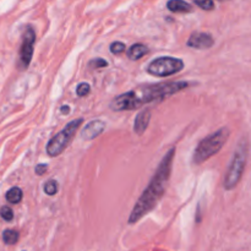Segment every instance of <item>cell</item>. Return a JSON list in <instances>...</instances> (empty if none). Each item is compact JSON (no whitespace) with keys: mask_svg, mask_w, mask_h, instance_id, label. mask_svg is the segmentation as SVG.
<instances>
[{"mask_svg":"<svg viewBox=\"0 0 251 251\" xmlns=\"http://www.w3.org/2000/svg\"><path fill=\"white\" fill-rule=\"evenodd\" d=\"M174 154H176V149L173 147V149L169 150L168 153L161 161L156 173H154L151 181H150L149 186L145 189V191L141 194L137 202L135 203L134 208H132L131 213H130L129 221H127L129 225H134V223L139 222L142 217H145L147 213L151 212L156 207L157 203L159 202L162 196L164 195L169 178H171Z\"/></svg>","mask_w":251,"mask_h":251,"instance_id":"obj_1","label":"cell"},{"mask_svg":"<svg viewBox=\"0 0 251 251\" xmlns=\"http://www.w3.org/2000/svg\"><path fill=\"white\" fill-rule=\"evenodd\" d=\"M191 83L186 81H176V82H162L157 85L146 86L139 90H132L118 96L110 102L109 107L115 112L122 110H132L142 105L151 103L157 100H164V98L173 96L180 91L185 90Z\"/></svg>","mask_w":251,"mask_h":251,"instance_id":"obj_2","label":"cell"},{"mask_svg":"<svg viewBox=\"0 0 251 251\" xmlns=\"http://www.w3.org/2000/svg\"><path fill=\"white\" fill-rule=\"evenodd\" d=\"M229 135L230 131L228 127H221L220 130L208 135L206 139L200 141L193 154V163L199 166V164L210 159L212 156H215L225 146Z\"/></svg>","mask_w":251,"mask_h":251,"instance_id":"obj_3","label":"cell"},{"mask_svg":"<svg viewBox=\"0 0 251 251\" xmlns=\"http://www.w3.org/2000/svg\"><path fill=\"white\" fill-rule=\"evenodd\" d=\"M83 123V119H76L66 124L61 131L54 135L50 140H49L48 145H47V153L49 157H58L59 154L63 153L69 146L71 141H73L74 136H75L76 131L78 130L80 125Z\"/></svg>","mask_w":251,"mask_h":251,"instance_id":"obj_4","label":"cell"},{"mask_svg":"<svg viewBox=\"0 0 251 251\" xmlns=\"http://www.w3.org/2000/svg\"><path fill=\"white\" fill-rule=\"evenodd\" d=\"M247 156H248V150L247 145L244 142L238 146L237 151H235L234 157H233V161L230 163L229 168H228L227 176L225 179V188L226 190H232L235 186L238 185V183L240 181L243 176V172H244L245 163H247Z\"/></svg>","mask_w":251,"mask_h":251,"instance_id":"obj_5","label":"cell"},{"mask_svg":"<svg viewBox=\"0 0 251 251\" xmlns=\"http://www.w3.org/2000/svg\"><path fill=\"white\" fill-rule=\"evenodd\" d=\"M184 69V61L172 56H161L151 61L147 68V73L157 77H167L178 74Z\"/></svg>","mask_w":251,"mask_h":251,"instance_id":"obj_6","label":"cell"},{"mask_svg":"<svg viewBox=\"0 0 251 251\" xmlns=\"http://www.w3.org/2000/svg\"><path fill=\"white\" fill-rule=\"evenodd\" d=\"M34 42H36V33L31 27H28L24 33V41H22L21 50H20V59L17 63L19 70H26L28 68L32 55H33Z\"/></svg>","mask_w":251,"mask_h":251,"instance_id":"obj_7","label":"cell"},{"mask_svg":"<svg viewBox=\"0 0 251 251\" xmlns=\"http://www.w3.org/2000/svg\"><path fill=\"white\" fill-rule=\"evenodd\" d=\"M213 43H215V41H213L211 34L205 33V32H194L189 37L186 46L195 49H207L211 48L213 46Z\"/></svg>","mask_w":251,"mask_h":251,"instance_id":"obj_8","label":"cell"},{"mask_svg":"<svg viewBox=\"0 0 251 251\" xmlns=\"http://www.w3.org/2000/svg\"><path fill=\"white\" fill-rule=\"evenodd\" d=\"M105 129V124L100 119L92 120L81 130V137L85 140H93L100 136Z\"/></svg>","mask_w":251,"mask_h":251,"instance_id":"obj_9","label":"cell"},{"mask_svg":"<svg viewBox=\"0 0 251 251\" xmlns=\"http://www.w3.org/2000/svg\"><path fill=\"white\" fill-rule=\"evenodd\" d=\"M150 120H151V110L150 109H144L136 115V119H135L134 124V130L137 135H142L146 131L147 126L150 124Z\"/></svg>","mask_w":251,"mask_h":251,"instance_id":"obj_10","label":"cell"},{"mask_svg":"<svg viewBox=\"0 0 251 251\" xmlns=\"http://www.w3.org/2000/svg\"><path fill=\"white\" fill-rule=\"evenodd\" d=\"M167 7L172 12H191L193 6L189 2L183 1V0H171L167 2Z\"/></svg>","mask_w":251,"mask_h":251,"instance_id":"obj_11","label":"cell"},{"mask_svg":"<svg viewBox=\"0 0 251 251\" xmlns=\"http://www.w3.org/2000/svg\"><path fill=\"white\" fill-rule=\"evenodd\" d=\"M149 53V48L146 46L141 43H136L134 46H131V48L127 50V56H129L131 60H139L140 58H142L144 55Z\"/></svg>","mask_w":251,"mask_h":251,"instance_id":"obj_12","label":"cell"},{"mask_svg":"<svg viewBox=\"0 0 251 251\" xmlns=\"http://www.w3.org/2000/svg\"><path fill=\"white\" fill-rule=\"evenodd\" d=\"M22 196H24V194H22V190L20 188H17V186H14V188L10 189L9 191L6 193V200L9 201L10 203H19L21 202L22 200Z\"/></svg>","mask_w":251,"mask_h":251,"instance_id":"obj_13","label":"cell"},{"mask_svg":"<svg viewBox=\"0 0 251 251\" xmlns=\"http://www.w3.org/2000/svg\"><path fill=\"white\" fill-rule=\"evenodd\" d=\"M2 240L6 245H14L19 242V232L14 229H6L2 233Z\"/></svg>","mask_w":251,"mask_h":251,"instance_id":"obj_14","label":"cell"},{"mask_svg":"<svg viewBox=\"0 0 251 251\" xmlns=\"http://www.w3.org/2000/svg\"><path fill=\"white\" fill-rule=\"evenodd\" d=\"M44 193L49 196L55 195V194L58 193V183H56L55 180H53V179L47 181V183L44 184Z\"/></svg>","mask_w":251,"mask_h":251,"instance_id":"obj_15","label":"cell"},{"mask_svg":"<svg viewBox=\"0 0 251 251\" xmlns=\"http://www.w3.org/2000/svg\"><path fill=\"white\" fill-rule=\"evenodd\" d=\"M0 216L2 217V220L7 221V222L14 220V212H12V210L9 206H2V207L0 208Z\"/></svg>","mask_w":251,"mask_h":251,"instance_id":"obj_16","label":"cell"},{"mask_svg":"<svg viewBox=\"0 0 251 251\" xmlns=\"http://www.w3.org/2000/svg\"><path fill=\"white\" fill-rule=\"evenodd\" d=\"M90 91H91V86L86 82L80 83V85L77 86V88H76V93H77L78 97H86V96L90 93Z\"/></svg>","mask_w":251,"mask_h":251,"instance_id":"obj_17","label":"cell"},{"mask_svg":"<svg viewBox=\"0 0 251 251\" xmlns=\"http://www.w3.org/2000/svg\"><path fill=\"white\" fill-rule=\"evenodd\" d=\"M88 66L92 69H100V68H105V66H108V63L104 60V59L96 58V59H92V60L88 63Z\"/></svg>","mask_w":251,"mask_h":251,"instance_id":"obj_18","label":"cell"},{"mask_svg":"<svg viewBox=\"0 0 251 251\" xmlns=\"http://www.w3.org/2000/svg\"><path fill=\"white\" fill-rule=\"evenodd\" d=\"M194 2H195V5H198L199 7L206 10V11H210V10H212L213 7H215V2L211 1V0H203V1H199V0H195Z\"/></svg>","mask_w":251,"mask_h":251,"instance_id":"obj_19","label":"cell"},{"mask_svg":"<svg viewBox=\"0 0 251 251\" xmlns=\"http://www.w3.org/2000/svg\"><path fill=\"white\" fill-rule=\"evenodd\" d=\"M125 50V44L122 42H114V43L110 44V51L113 54H122Z\"/></svg>","mask_w":251,"mask_h":251,"instance_id":"obj_20","label":"cell"},{"mask_svg":"<svg viewBox=\"0 0 251 251\" xmlns=\"http://www.w3.org/2000/svg\"><path fill=\"white\" fill-rule=\"evenodd\" d=\"M47 169H48V166H47V164L41 163L34 168V172H36L37 176H43V174L47 172Z\"/></svg>","mask_w":251,"mask_h":251,"instance_id":"obj_21","label":"cell"},{"mask_svg":"<svg viewBox=\"0 0 251 251\" xmlns=\"http://www.w3.org/2000/svg\"><path fill=\"white\" fill-rule=\"evenodd\" d=\"M60 110L63 114H69V113H70V108H69L68 105H63V107L60 108Z\"/></svg>","mask_w":251,"mask_h":251,"instance_id":"obj_22","label":"cell"}]
</instances>
